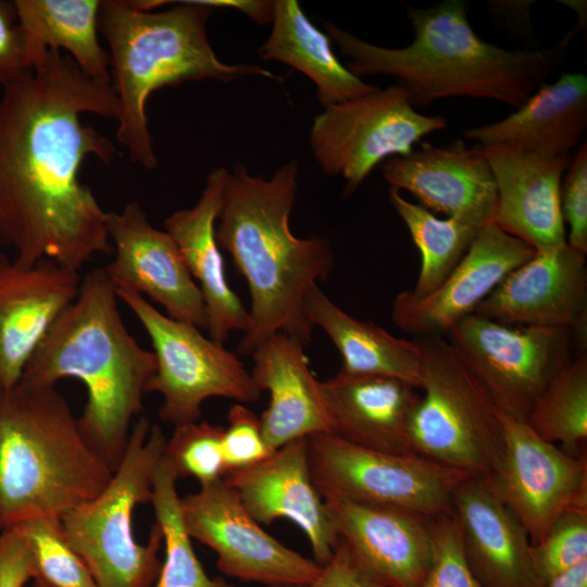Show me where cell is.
Here are the masks:
<instances>
[{
    "instance_id": "cell-1",
    "label": "cell",
    "mask_w": 587,
    "mask_h": 587,
    "mask_svg": "<svg viewBox=\"0 0 587 587\" xmlns=\"http://www.w3.org/2000/svg\"><path fill=\"white\" fill-rule=\"evenodd\" d=\"M1 88L0 245L12 248L21 265L50 260L79 271L113 251L108 212L79 171L89 157L110 163L116 153L82 121L86 113L116 118L114 89L60 50Z\"/></svg>"
},
{
    "instance_id": "cell-2",
    "label": "cell",
    "mask_w": 587,
    "mask_h": 587,
    "mask_svg": "<svg viewBox=\"0 0 587 587\" xmlns=\"http://www.w3.org/2000/svg\"><path fill=\"white\" fill-rule=\"evenodd\" d=\"M405 8L414 38L403 48L370 43L330 22L324 26L341 54L350 58L351 73L360 78H395L413 107L463 96L500 101L516 110L563 62L577 33L576 27L570 29L550 48L504 49L477 36L465 1Z\"/></svg>"
},
{
    "instance_id": "cell-3",
    "label": "cell",
    "mask_w": 587,
    "mask_h": 587,
    "mask_svg": "<svg viewBox=\"0 0 587 587\" xmlns=\"http://www.w3.org/2000/svg\"><path fill=\"white\" fill-rule=\"evenodd\" d=\"M298 170L297 161H290L270 179L249 174L242 164L229 173L216 239L249 288V325L238 345L242 355H251L276 333L308 345L313 326L305 315V299L334 265L326 238L300 239L290 230Z\"/></svg>"
},
{
    "instance_id": "cell-4",
    "label": "cell",
    "mask_w": 587,
    "mask_h": 587,
    "mask_svg": "<svg viewBox=\"0 0 587 587\" xmlns=\"http://www.w3.org/2000/svg\"><path fill=\"white\" fill-rule=\"evenodd\" d=\"M118 301L103 267L88 272L77 297L52 324L20 380L43 386H55L66 377L82 382L87 401L77 419L80 432L113 472L157 369L154 353L126 328Z\"/></svg>"
},
{
    "instance_id": "cell-5",
    "label": "cell",
    "mask_w": 587,
    "mask_h": 587,
    "mask_svg": "<svg viewBox=\"0 0 587 587\" xmlns=\"http://www.w3.org/2000/svg\"><path fill=\"white\" fill-rule=\"evenodd\" d=\"M165 10H143L134 1H101L98 27L109 45L111 85L118 111L116 138L134 163L154 170L158 159L148 127L147 101L165 86L246 76L283 80L255 64L223 63L215 54L207 24L212 8L197 0Z\"/></svg>"
},
{
    "instance_id": "cell-6",
    "label": "cell",
    "mask_w": 587,
    "mask_h": 587,
    "mask_svg": "<svg viewBox=\"0 0 587 587\" xmlns=\"http://www.w3.org/2000/svg\"><path fill=\"white\" fill-rule=\"evenodd\" d=\"M113 470L84 438L55 386L20 382L0 397V529L62 516L91 500Z\"/></svg>"
},
{
    "instance_id": "cell-7",
    "label": "cell",
    "mask_w": 587,
    "mask_h": 587,
    "mask_svg": "<svg viewBox=\"0 0 587 587\" xmlns=\"http://www.w3.org/2000/svg\"><path fill=\"white\" fill-rule=\"evenodd\" d=\"M166 439L159 425L139 417L108 485L61 516L68 544L97 587H152L158 579L161 528L154 522L147 544H138L133 513L138 504L151 501L153 473L163 458Z\"/></svg>"
},
{
    "instance_id": "cell-8",
    "label": "cell",
    "mask_w": 587,
    "mask_h": 587,
    "mask_svg": "<svg viewBox=\"0 0 587 587\" xmlns=\"http://www.w3.org/2000/svg\"><path fill=\"white\" fill-rule=\"evenodd\" d=\"M423 395L409 424L415 454L441 465L486 477L502 453L500 409L442 337H423Z\"/></svg>"
},
{
    "instance_id": "cell-9",
    "label": "cell",
    "mask_w": 587,
    "mask_h": 587,
    "mask_svg": "<svg viewBox=\"0 0 587 587\" xmlns=\"http://www.w3.org/2000/svg\"><path fill=\"white\" fill-rule=\"evenodd\" d=\"M148 334L157 369L146 392H157L163 401L160 419L174 427L198 422L202 403L226 398L238 403L255 402L262 391L240 359L223 344L205 337L201 329L158 311L142 296L115 289Z\"/></svg>"
},
{
    "instance_id": "cell-10",
    "label": "cell",
    "mask_w": 587,
    "mask_h": 587,
    "mask_svg": "<svg viewBox=\"0 0 587 587\" xmlns=\"http://www.w3.org/2000/svg\"><path fill=\"white\" fill-rule=\"evenodd\" d=\"M313 482L324 499L392 507L432 519L452 510L458 486L473 475L415 453L367 449L332 433L307 438Z\"/></svg>"
},
{
    "instance_id": "cell-11",
    "label": "cell",
    "mask_w": 587,
    "mask_h": 587,
    "mask_svg": "<svg viewBox=\"0 0 587 587\" xmlns=\"http://www.w3.org/2000/svg\"><path fill=\"white\" fill-rule=\"evenodd\" d=\"M447 127L444 116L419 113L398 85L324 108L310 132L312 153L327 175H340L350 197L380 162L407 155Z\"/></svg>"
},
{
    "instance_id": "cell-12",
    "label": "cell",
    "mask_w": 587,
    "mask_h": 587,
    "mask_svg": "<svg viewBox=\"0 0 587 587\" xmlns=\"http://www.w3.org/2000/svg\"><path fill=\"white\" fill-rule=\"evenodd\" d=\"M447 335L497 407L525 421L536 399L572 361L569 328L508 325L471 314Z\"/></svg>"
},
{
    "instance_id": "cell-13",
    "label": "cell",
    "mask_w": 587,
    "mask_h": 587,
    "mask_svg": "<svg viewBox=\"0 0 587 587\" xmlns=\"http://www.w3.org/2000/svg\"><path fill=\"white\" fill-rule=\"evenodd\" d=\"M503 448L491 473L482 477L539 542L565 511L587 508L586 455H572L539 437L525 420L500 410Z\"/></svg>"
},
{
    "instance_id": "cell-14",
    "label": "cell",
    "mask_w": 587,
    "mask_h": 587,
    "mask_svg": "<svg viewBox=\"0 0 587 587\" xmlns=\"http://www.w3.org/2000/svg\"><path fill=\"white\" fill-rule=\"evenodd\" d=\"M180 510L190 538L214 551L228 577L270 587L304 584L321 572L315 561L266 533L223 477L182 497Z\"/></svg>"
},
{
    "instance_id": "cell-15",
    "label": "cell",
    "mask_w": 587,
    "mask_h": 587,
    "mask_svg": "<svg viewBox=\"0 0 587 587\" xmlns=\"http://www.w3.org/2000/svg\"><path fill=\"white\" fill-rule=\"evenodd\" d=\"M107 232L114 257L103 267L115 289L147 296L167 316L207 329L201 291L171 235L148 221L137 201L108 212Z\"/></svg>"
},
{
    "instance_id": "cell-16",
    "label": "cell",
    "mask_w": 587,
    "mask_h": 587,
    "mask_svg": "<svg viewBox=\"0 0 587 587\" xmlns=\"http://www.w3.org/2000/svg\"><path fill=\"white\" fill-rule=\"evenodd\" d=\"M536 253L494 223L482 227L472 246L429 295L416 298L399 292L391 307V321L401 330L423 337H441L494 291L509 273Z\"/></svg>"
},
{
    "instance_id": "cell-17",
    "label": "cell",
    "mask_w": 587,
    "mask_h": 587,
    "mask_svg": "<svg viewBox=\"0 0 587 587\" xmlns=\"http://www.w3.org/2000/svg\"><path fill=\"white\" fill-rule=\"evenodd\" d=\"M474 314L508 325L569 328L586 342V253L567 242L536 251L507 275Z\"/></svg>"
},
{
    "instance_id": "cell-18",
    "label": "cell",
    "mask_w": 587,
    "mask_h": 587,
    "mask_svg": "<svg viewBox=\"0 0 587 587\" xmlns=\"http://www.w3.org/2000/svg\"><path fill=\"white\" fill-rule=\"evenodd\" d=\"M223 478L259 524L291 521L305 534L314 561L323 565L329 560L339 538L311 475L307 438L287 442L254 465L229 470Z\"/></svg>"
},
{
    "instance_id": "cell-19",
    "label": "cell",
    "mask_w": 587,
    "mask_h": 587,
    "mask_svg": "<svg viewBox=\"0 0 587 587\" xmlns=\"http://www.w3.org/2000/svg\"><path fill=\"white\" fill-rule=\"evenodd\" d=\"M382 172L390 188L410 192L428 211L479 227L494 221L497 187L480 146L421 141L409 154L385 160Z\"/></svg>"
},
{
    "instance_id": "cell-20",
    "label": "cell",
    "mask_w": 587,
    "mask_h": 587,
    "mask_svg": "<svg viewBox=\"0 0 587 587\" xmlns=\"http://www.w3.org/2000/svg\"><path fill=\"white\" fill-rule=\"evenodd\" d=\"M78 271L50 260L21 265L0 252V386H16L24 370L80 286Z\"/></svg>"
},
{
    "instance_id": "cell-21",
    "label": "cell",
    "mask_w": 587,
    "mask_h": 587,
    "mask_svg": "<svg viewBox=\"0 0 587 587\" xmlns=\"http://www.w3.org/2000/svg\"><path fill=\"white\" fill-rule=\"evenodd\" d=\"M338 538L387 587H420L433 558L432 517L392 507L325 499Z\"/></svg>"
},
{
    "instance_id": "cell-22",
    "label": "cell",
    "mask_w": 587,
    "mask_h": 587,
    "mask_svg": "<svg viewBox=\"0 0 587 587\" xmlns=\"http://www.w3.org/2000/svg\"><path fill=\"white\" fill-rule=\"evenodd\" d=\"M482 148L497 187L492 223L536 251L566 243L560 186L571 154L550 158L512 145Z\"/></svg>"
},
{
    "instance_id": "cell-23",
    "label": "cell",
    "mask_w": 587,
    "mask_h": 587,
    "mask_svg": "<svg viewBox=\"0 0 587 587\" xmlns=\"http://www.w3.org/2000/svg\"><path fill=\"white\" fill-rule=\"evenodd\" d=\"M452 511L466 561L483 587H544L526 529L484 478L472 476L458 486Z\"/></svg>"
},
{
    "instance_id": "cell-24",
    "label": "cell",
    "mask_w": 587,
    "mask_h": 587,
    "mask_svg": "<svg viewBox=\"0 0 587 587\" xmlns=\"http://www.w3.org/2000/svg\"><path fill=\"white\" fill-rule=\"evenodd\" d=\"M229 172L212 170L198 202L189 209L172 213L164 229L174 239L185 264L201 291L209 337L224 344L230 332L249 325V311L229 287L224 259L216 239L215 222L224 203Z\"/></svg>"
},
{
    "instance_id": "cell-25",
    "label": "cell",
    "mask_w": 587,
    "mask_h": 587,
    "mask_svg": "<svg viewBox=\"0 0 587 587\" xmlns=\"http://www.w3.org/2000/svg\"><path fill=\"white\" fill-rule=\"evenodd\" d=\"M305 344L276 333L252 353L250 372L257 387L270 394L260 417L264 439L272 450L289 441L332 433V424L317 380L309 367Z\"/></svg>"
},
{
    "instance_id": "cell-26",
    "label": "cell",
    "mask_w": 587,
    "mask_h": 587,
    "mask_svg": "<svg viewBox=\"0 0 587 587\" xmlns=\"http://www.w3.org/2000/svg\"><path fill=\"white\" fill-rule=\"evenodd\" d=\"M320 384L332 434L367 449L414 453L409 424L419 388L392 377L342 371Z\"/></svg>"
},
{
    "instance_id": "cell-27",
    "label": "cell",
    "mask_w": 587,
    "mask_h": 587,
    "mask_svg": "<svg viewBox=\"0 0 587 587\" xmlns=\"http://www.w3.org/2000/svg\"><path fill=\"white\" fill-rule=\"evenodd\" d=\"M587 127V76L564 73L544 83L512 114L469 128L464 137L480 147L512 145L544 157L570 155Z\"/></svg>"
},
{
    "instance_id": "cell-28",
    "label": "cell",
    "mask_w": 587,
    "mask_h": 587,
    "mask_svg": "<svg viewBox=\"0 0 587 587\" xmlns=\"http://www.w3.org/2000/svg\"><path fill=\"white\" fill-rule=\"evenodd\" d=\"M305 315L320 326L342 358L340 371L401 379L421 389L423 355L417 340L398 338L372 322L360 321L314 286L307 296Z\"/></svg>"
},
{
    "instance_id": "cell-29",
    "label": "cell",
    "mask_w": 587,
    "mask_h": 587,
    "mask_svg": "<svg viewBox=\"0 0 587 587\" xmlns=\"http://www.w3.org/2000/svg\"><path fill=\"white\" fill-rule=\"evenodd\" d=\"M25 40L27 70L49 50H64L89 77L111 84L110 58L99 43V0H14Z\"/></svg>"
},
{
    "instance_id": "cell-30",
    "label": "cell",
    "mask_w": 587,
    "mask_h": 587,
    "mask_svg": "<svg viewBox=\"0 0 587 587\" xmlns=\"http://www.w3.org/2000/svg\"><path fill=\"white\" fill-rule=\"evenodd\" d=\"M257 53L264 61L284 63L308 76L324 108L378 89L339 61L330 38L314 26L296 0L274 1L272 32Z\"/></svg>"
},
{
    "instance_id": "cell-31",
    "label": "cell",
    "mask_w": 587,
    "mask_h": 587,
    "mask_svg": "<svg viewBox=\"0 0 587 587\" xmlns=\"http://www.w3.org/2000/svg\"><path fill=\"white\" fill-rule=\"evenodd\" d=\"M389 200L421 253V270L410 292L422 298L433 292L463 259L482 227L464 221L439 218L390 188Z\"/></svg>"
},
{
    "instance_id": "cell-32",
    "label": "cell",
    "mask_w": 587,
    "mask_h": 587,
    "mask_svg": "<svg viewBox=\"0 0 587 587\" xmlns=\"http://www.w3.org/2000/svg\"><path fill=\"white\" fill-rule=\"evenodd\" d=\"M177 475L164 459L152 478L150 503L164 545V561L152 587H235L221 577H210L197 558L182 516Z\"/></svg>"
},
{
    "instance_id": "cell-33",
    "label": "cell",
    "mask_w": 587,
    "mask_h": 587,
    "mask_svg": "<svg viewBox=\"0 0 587 587\" xmlns=\"http://www.w3.org/2000/svg\"><path fill=\"white\" fill-rule=\"evenodd\" d=\"M527 424L572 455L587 439V354L564 366L534 402Z\"/></svg>"
},
{
    "instance_id": "cell-34",
    "label": "cell",
    "mask_w": 587,
    "mask_h": 587,
    "mask_svg": "<svg viewBox=\"0 0 587 587\" xmlns=\"http://www.w3.org/2000/svg\"><path fill=\"white\" fill-rule=\"evenodd\" d=\"M14 527L33 554L36 578L50 587H97L84 562L68 544L60 516H36Z\"/></svg>"
},
{
    "instance_id": "cell-35",
    "label": "cell",
    "mask_w": 587,
    "mask_h": 587,
    "mask_svg": "<svg viewBox=\"0 0 587 587\" xmlns=\"http://www.w3.org/2000/svg\"><path fill=\"white\" fill-rule=\"evenodd\" d=\"M224 427L205 421L175 426L166 439L164 459L177 477H193L200 485L226 473L222 436Z\"/></svg>"
},
{
    "instance_id": "cell-36",
    "label": "cell",
    "mask_w": 587,
    "mask_h": 587,
    "mask_svg": "<svg viewBox=\"0 0 587 587\" xmlns=\"http://www.w3.org/2000/svg\"><path fill=\"white\" fill-rule=\"evenodd\" d=\"M530 557L542 585L587 560V508H574L561 514L545 537L530 545Z\"/></svg>"
},
{
    "instance_id": "cell-37",
    "label": "cell",
    "mask_w": 587,
    "mask_h": 587,
    "mask_svg": "<svg viewBox=\"0 0 587 587\" xmlns=\"http://www.w3.org/2000/svg\"><path fill=\"white\" fill-rule=\"evenodd\" d=\"M420 587H483L466 561L452 510L433 520V558Z\"/></svg>"
},
{
    "instance_id": "cell-38",
    "label": "cell",
    "mask_w": 587,
    "mask_h": 587,
    "mask_svg": "<svg viewBox=\"0 0 587 587\" xmlns=\"http://www.w3.org/2000/svg\"><path fill=\"white\" fill-rule=\"evenodd\" d=\"M222 448L226 472L254 465L274 451L264 439L260 417L242 403H235L227 413Z\"/></svg>"
},
{
    "instance_id": "cell-39",
    "label": "cell",
    "mask_w": 587,
    "mask_h": 587,
    "mask_svg": "<svg viewBox=\"0 0 587 587\" xmlns=\"http://www.w3.org/2000/svg\"><path fill=\"white\" fill-rule=\"evenodd\" d=\"M560 207L564 224L570 227L566 242L587 252V145L580 143L571 158L560 186Z\"/></svg>"
},
{
    "instance_id": "cell-40",
    "label": "cell",
    "mask_w": 587,
    "mask_h": 587,
    "mask_svg": "<svg viewBox=\"0 0 587 587\" xmlns=\"http://www.w3.org/2000/svg\"><path fill=\"white\" fill-rule=\"evenodd\" d=\"M270 587H387L376 579L341 540L329 558L321 565L320 574L311 582Z\"/></svg>"
},
{
    "instance_id": "cell-41",
    "label": "cell",
    "mask_w": 587,
    "mask_h": 587,
    "mask_svg": "<svg viewBox=\"0 0 587 587\" xmlns=\"http://www.w3.org/2000/svg\"><path fill=\"white\" fill-rule=\"evenodd\" d=\"M37 577L33 554L15 528L0 533V587H27Z\"/></svg>"
},
{
    "instance_id": "cell-42",
    "label": "cell",
    "mask_w": 587,
    "mask_h": 587,
    "mask_svg": "<svg viewBox=\"0 0 587 587\" xmlns=\"http://www.w3.org/2000/svg\"><path fill=\"white\" fill-rule=\"evenodd\" d=\"M25 70V40L14 2L0 0V86Z\"/></svg>"
},
{
    "instance_id": "cell-43",
    "label": "cell",
    "mask_w": 587,
    "mask_h": 587,
    "mask_svg": "<svg viewBox=\"0 0 587 587\" xmlns=\"http://www.w3.org/2000/svg\"><path fill=\"white\" fill-rule=\"evenodd\" d=\"M533 1H489L490 12L498 16L512 32L522 33L530 26Z\"/></svg>"
},
{
    "instance_id": "cell-44",
    "label": "cell",
    "mask_w": 587,
    "mask_h": 587,
    "mask_svg": "<svg viewBox=\"0 0 587 587\" xmlns=\"http://www.w3.org/2000/svg\"><path fill=\"white\" fill-rule=\"evenodd\" d=\"M209 8H229L248 15L253 22L268 24L273 20L274 1L266 0H197Z\"/></svg>"
},
{
    "instance_id": "cell-45",
    "label": "cell",
    "mask_w": 587,
    "mask_h": 587,
    "mask_svg": "<svg viewBox=\"0 0 587 587\" xmlns=\"http://www.w3.org/2000/svg\"><path fill=\"white\" fill-rule=\"evenodd\" d=\"M544 587H587V560L553 576Z\"/></svg>"
},
{
    "instance_id": "cell-46",
    "label": "cell",
    "mask_w": 587,
    "mask_h": 587,
    "mask_svg": "<svg viewBox=\"0 0 587 587\" xmlns=\"http://www.w3.org/2000/svg\"><path fill=\"white\" fill-rule=\"evenodd\" d=\"M565 5L570 7L573 11L577 12L579 17L580 27L586 24V1H561Z\"/></svg>"
},
{
    "instance_id": "cell-47",
    "label": "cell",
    "mask_w": 587,
    "mask_h": 587,
    "mask_svg": "<svg viewBox=\"0 0 587 587\" xmlns=\"http://www.w3.org/2000/svg\"><path fill=\"white\" fill-rule=\"evenodd\" d=\"M27 587H50V586L43 583L42 580L35 578L27 585Z\"/></svg>"
},
{
    "instance_id": "cell-48",
    "label": "cell",
    "mask_w": 587,
    "mask_h": 587,
    "mask_svg": "<svg viewBox=\"0 0 587 587\" xmlns=\"http://www.w3.org/2000/svg\"><path fill=\"white\" fill-rule=\"evenodd\" d=\"M1 394H2V388H1V386H0V397H1Z\"/></svg>"
}]
</instances>
